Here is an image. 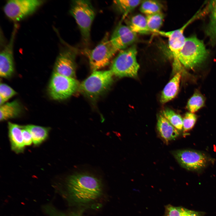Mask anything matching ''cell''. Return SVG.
I'll list each match as a JSON object with an SVG mask.
<instances>
[{
	"instance_id": "6da1fadb",
	"label": "cell",
	"mask_w": 216,
	"mask_h": 216,
	"mask_svg": "<svg viewBox=\"0 0 216 216\" xmlns=\"http://www.w3.org/2000/svg\"><path fill=\"white\" fill-rule=\"evenodd\" d=\"M66 187L70 197L74 201L85 203L95 200L102 192L100 181L86 173H76L68 178Z\"/></svg>"
},
{
	"instance_id": "7a4b0ae2",
	"label": "cell",
	"mask_w": 216,
	"mask_h": 216,
	"mask_svg": "<svg viewBox=\"0 0 216 216\" xmlns=\"http://www.w3.org/2000/svg\"><path fill=\"white\" fill-rule=\"evenodd\" d=\"M70 12L78 26L84 44H88L92 25L95 16V11L92 3L89 0L73 1Z\"/></svg>"
},
{
	"instance_id": "3957f363",
	"label": "cell",
	"mask_w": 216,
	"mask_h": 216,
	"mask_svg": "<svg viewBox=\"0 0 216 216\" xmlns=\"http://www.w3.org/2000/svg\"><path fill=\"white\" fill-rule=\"evenodd\" d=\"M208 55L203 42L194 35L186 38L179 56V60L186 68L193 69L202 62Z\"/></svg>"
},
{
	"instance_id": "277c9868",
	"label": "cell",
	"mask_w": 216,
	"mask_h": 216,
	"mask_svg": "<svg viewBox=\"0 0 216 216\" xmlns=\"http://www.w3.org/2000/svg\"><path fill=\"white\" fill-rule=\"evenodd\" d=\"M137 54L134 46L120 51L111 66L110 70L113 75L119 77H136L140 68Z\"/></svg>"
},
{
	"instance_id": "5b68a950",
	"label": "cell",
	"mask_w": 216,
	"mask_h": 216,
	"mask_svg": "<svg viewBox=\"0 0 216 216\" xmlns=\"http://www.w3.org/2000/svg\"><path fill=\"white\" fill-rule=\"evenodd\" d=\"M113 74L110 70L93 71L80 85L79 89L85 95L92 99L98 97L111 86Z\"/></svg>"
},
{
	"instance_id": "8992f818",
	"label": "cell",
	"mask_w": 216,
	"mask_h": 216,
	"mask_svg": "<svg viewBox=\"0 0 216 216\" xmlns=\"http://www.w3.org/2000/svg\"><path fill=\"white\" fill-rule=\"evenodd\" d=\"M90 68L93 71L108 65L117 52L111 44L109 34L106 33L100 42L93 49L87 50Z\"/></svg>"
},
{
	"instance_id": "52a82bcc",
	"label": "cell",
	"mask_w": 216,
	"mask_h": 216,
	"mask_svg": "<svg viewBox=\"0 0 216 216\" xmlns=\"http://www.w3.org/2000/svg\"><path fill=\"white\" fill-rule=\"evenodd\" d=\"M80 85L74 78L53 72L49 86V92L53 99L63 100L74 94L79 88Z\"/></svg>"
},
{
	"instance_id": "ba28073f",
	"label": "cell",
	"mask_w": 216,
	"mask_h": 216,
	"mask_svg": "<svg viewBox=\"0 0 216 216\" xmlns=\"http://www.w3.org/2000/svg\"><path fill=\"white\" fill-rule=\"evenodd\" d=\"M45 1L11 0L7 2L4 8L5 15L12 20L19 21L34 12Z\"/></svg>"
},
{
	"instance_id": "9c48e42d",
	"label": "cell",
	"mask_w": 216,
	"mask_h": 216,
	"mask_svg": "<svg viewBox=\"0 0 216 216\" xmlns=\"http://www.w3.org/2000/svg\"><path fill=\"white\" fill-rule=\"evenodd\" d=\"M198 18L197 16L195 14L178 29L169 32L160 30L157 33L168 38L169 47L173 60V67L175 70H179L182 67V65L179 60V56L186 39L184 34V31L190 23Z\"/></svg>"
},
{
	"instance_id": "30bf717a",
	"label": "cell",
	"mask_w": 216,
	"mask_h": 216,
	"mask_svg": "<svg viewBox=\"0 0 216 216\" xmlns=\"http://www.w3.org/2000/svg\"><path fill=\"white\" fill-rule=\"evenodd\" d=\"M173 155L183 167L189 170H201L206 166L208 162L206 155L194 150H178L173 152Z\"/></svg>"
},
{
	"instance_id": "8fae6325",
	"label": "cell",
	"mask_w": 216,
	"mask_h": 216,
	"mask_svg": "<svg viewBox=\"0 0 216 216\" xmlns=\"http://www.w3.org/2000/svg\"><path fill=\"white\" fill-rule=\"evenodd\" d=\"M77 52L69 48L61 52L58 56L54 68V72L67 77L75 76V58Z\"/></svg>"
},
{
	"instance_id": "7c38bea8",
	"label": "cell",
	"mask_w": 216,
	"mask_h": 216,
	"mask_svg": "<svg viewBox=\"0 0 216 216\" xmlns=\"http://www.w3.org/2000/svg\"><path fill=\"white\" fill-rule=\"evenodd\" d=\"M137 39V34L132 32L127 25L119 23L115 29L110 41L118 52L128 48Z\"/></svg>"
},
{
	"instance_id": "4fadbf2b",
	"label": "cell",
	"mask_w": 216,
	"mask_h": 216,
	"mask_svg": "<svg viewBox=\"0 0 216 216\" xmlns=\"http://www.w3.org/2000/svg\"><path fill=\"white\" fill-rule=\"evenodd\" d=\"M16 27L15 26L10 41L0 53V75L4 78H9L14 72L13 46Z\"/></svg>"
},
{
	"instance_id": "5bb4252c",
	"label": "cell",
	"mask_w": 216,
	"mask_h": 216,
	"mask_svg": "<svg viewBox=\"0 0 216 216\" xmlns=\"http://www.w3.org/2000/svg\"><path fill=\"white\" fill-rule=\"evenodd\" d=\"M8 126L12 150L17 154L22 152L25 146L22 134V126L10 122H8Z\"/></svg>"
},
{
	"instance_id": "9a60e30c",
	"label": "cell",
	"mask_w": 216,
	"mask_h": 216,
	"mask_svg": "<svg viewBox=\"0 0 216 216\" xmlns=\"http://www.w3.org/2000/svg\"><path fill=\"white\" fill-rule=\"evenodd\" d=\"M157 128L161 136L167 142L175 139L179 134L178 130L162 115L158 117Z\"/></svg>"
},
{
	"instance_id": "2e32d148",
	"label": "cell",
	"mask_w": 216,
	"mask_h": 216,
	"mask_svg": "<svg viewBox=\"0 0 216 216\" xmlns=\"http://www.w3.org/2000/svg\"><path fill=\"white\" fill-rule=\"evenodd\" d=\"M181 76L180 72L177 73L166 85L161 95L160 101L162 104L167 102L176 95L179 88Z\"/></svg>"
},
{
	"instance_id": "e0dca14e",
	"label": "cell",
	"mask_w": 216,
	"mask_h": 216,
	"mask_svg": "<svg viewBox=\"0 0 216 216\" xmlns=\"http://www.w3.org/2000/svg\"><path fill=\"white\" fill-rule=\"evenodd\" d=\"M209 18L205 30V33L209 38L212 46L216 44V0L212 1L208 5Z\"/></svg>"
},
{
	"instance_id": "ac0fdd59",
	"label": "cell",
	"mask_w": 216,
	"mask_h": 216,
	"mask_svg": "<svg viewBox=\"0 0 216 216\" xmlns=\"http://www.w3.org/2000/svg\"><path fill=\"white\" fill-rule=\"evenodd\" d=\"M22 111L21 106L17 100L8 103L0 106V120H5L18 116Z\"/></svg>"
},
{
	"instance_id": "d6986e66",
	"label": "cell",
	"mask_w": 216,
	"mask_h": 216,
	"mask_svg": "<svg viewBox=\"0 0 216 216\" xmlns=\"http://www.w3.org/2000/svg\"><path fill=\"white\" fill-rule=\"evenodd\" d=\"M127 26L132 32L136 34H146L151 32L147 25L146 17L140 14L132 17Z\"/></svg>"
},
{
	"instance_id": "ffe728a7",
	"label": "cell",
	"mask_w": 216,
	"mask_h": 216,
	"mask_svg": "<svg viewBox=\"0 0 216 216\" xmlns=\"http://www.w3.org/2000/svg\"><path fill=\"white\" fill-rule=\"evenodd\" d=\"M25 126L30 133L34 145L38 146L47 138L50 128L32 124Z\"/></svg>"
},
{
	"instance_id": "44dd1931",
	"label": "cell",
	"mask_w": 216,
	"mask_h": 216,
	"mask_svg": "<svg viewBox=\"0 0 216 216\" xmlns=\"http://www.w3.org/2000/svg\"><path fill=\"white\" fill-rule=\"evenodd\" d=\"M202 212L188 209L182 207H176L170 204L165 206L164 216H202Z\"/></svg>"
},
{
	"instance_id": "7402d4cb",
	"label": "cell",
	"mask_w": 216,
	"mask_h": 216,
	"mask_svg": "<svg viewBox=\"0 0 216 216\" xmlns=\"http://www.w3.org/2000/svg\"><path fill=\"white\" fill-rule=\"evenodd\" d=\"M142 1L140 0H117L113 3L117 9L124 14V17L136 7L140 4Z\"/></svg>"
},
{
	"instance_id": "603a6c76",
	"label": "cell",
	"mask_w": 216,
	"mask_h": 216,
	"mask_svg": "<svg viewBox=\"0 0 216 216\" xmlns=\"http://www.w3.org/2000/svg\"><path fill=\"white\" fill-rule=\"evenodd\" d=\"M164 17V15L161 12L146 16L147 25L151 32L157 33L160 31Z\"/></svg>"
},
{
	"instance_id": "cb8c5ba5",
	"label": "cell",
	"mask_w": 216,
	"mask_h": 216,
	"mask_svg": "<svg viewBox=\"0 0 216 216\" xmlns=\"http://www.w3.org/2000/svg\"><path fill=\"white\" fill-rule=\"evenodd\" d=\"M140 4V11L147 15L161 12L162 5L158 1H142Z\"/></svg>"
},
{
	"instance_id": "d4e9b609",
	"label": "cell",
	"mask_w": 216,
	"mask_h": 216,
	"mask_svg": "<svg viewBox=\"0 0 216 216\" xmlns=\"http://www.w3.org/2000/svg\"><path fill=\"white\" fill-rule=\"evenodd\" d=\"M162 115L178 130L183 129V119L180 115L168 109L163 110Z\"/></svg>"
},
{
	"instance_id": "484cf974",
	"label": "cell",
	"mask_w": 216,
	"mask_h": 216,
	"mask_svg": "<svg viewBox=\"0 0 216 216\" xmlns=\"http://www.w3.org/2000/svg\"><path fill=\"white\" fill-rule=\"evenodd\" d=\"M205 100L199 92H195L188 100L187 108L191 113H194L204 106Z\"/></svg>"
},
{
	"instance_id": "4316f807",
	"label": "cell",
	"mask_w": 216,
	"mask_h": 216,
	"mask_svg": "<svg viewBox=\"0 0 216 216\" xmlns=\"http://www.w3.org/2000/svg\"><path fill=\"white\" fill-rule=\"evenodd\" d=\"M16 92L10 86L4 83H1L0 86V106L9 99L16 94Z\"/></svg>"
},
{
	"instance_id": "83f0119b",
	"label": "cell",
	"mask_w": 216,
	"mask_h": 216,
	"mask_svg": "<svg viewBox=\"0 0 216 216\" xmlns=\"http://www.w3.org/2000/svg\"><path fill=\"white\" fill-rule=\"evenodd\" d=\"M197 119L196 116L191 112L186 113L183 119V129L184 132L192 129Z\"/></svg>"
},
{
	"instance_id": "f1b7e54d",
	"label": "cell",
	"mask_w": 216,
	"mask_h": 216,
	"mask_svg": "<svg viewBox=\"0 0 216 216\" xmlns=\"http://www.w3.org/2000/svg\"><path fill=\"white\" fill-rule=\"evenodd\" d=\"M22 134L25 146L30 145L33 142L32 135L25 126H22Z\"/></svg>"
}]
</instances>
